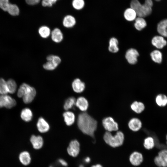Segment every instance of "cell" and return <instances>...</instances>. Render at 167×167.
I'll return each mask as SVG.
<instances>
[{"label": "cell", "instance_id": "6da1fadb", "mask_svg": "<svg viewBox=\"0 0 167 167\" xmlns=\"http://www.w3.org/2000/svg\"><path fill=\"white\" fill-rule=\"evenodd\" d=\"M77 124L79 128L83 133L95 140L94 133L97 126V122L96 119L84 112L79 115Z\"/></svg>", "mask_w": 167, "mask_h": 167}, {"label": "cell", "instance_id": "7a4b0ae2", "mask_svg": "<svg viewBox=\"0 0 167 167\" xmlns=\"http://www.w3.org/2000/svg\"><path fill=\"white\" fill-rule=\"evenodd\" d=\"M153 5L152 0H145L143 4L138 0H131L130 3V7L135 11L137 16L143 18L151 14Z\"/></svg>", "mask_w": 167, "mask_h": 167}, {"label": "cell", "instance_id": "3957f363", "mask_svg": "<svg viewBox=\"0 0 167 167\" xmlns=\"http://www.w3.org/2000/svg\"><path fill=\"white\" fill-rule=\"evenodd\" d=\"M36 94L35 89L25 83L22 84L20 85L17 92L18 97H22L24 102L27 104L32 101Z\"/></svg>", "mask_w": 167, "mask_h": 167}, {"label": "cell", "instance_id": "277c9868", "mask_svg": "<svg viewBox=\"0 0 167 167\" xmlns=\"http://www.w3.org/2000/svg\"><path fill=\"white\" fill-rule=\"evenodd\" d=\"M103 139L105 143L113 148L119 147L122 145L124 139V135L121 131H117L114 135L110 132L106 131L104 134Z\"/></svg>", "mask_w": 167, "mask_h": 167}, {"label": "cell", "instance_id": "5b68a950", "mask_svg": "<svg viewBox=\"0 0 167 167\" xmlns=\"http://www.w3.org/2000/svg\"><path fill=\"white\" fill-rule=\"evenodd\" d=\"M46 59L47 61L43 65V67L48 71L55 70L61 62V59L59 56L53 54L48 55Z\"/></svg>", "mask_w": 167, "mask_h": 167}, {"label": "cell", "instance_id": "8992f818", "mask_svg": "<svg viewBox=\"0 0 167 167\" xmlns=\"http://www.w3.org/2000/svg\"><path fill=\"white\" fill-rule=\"evenodd\" d=\"M102 124L104 129L107 131H117L119 129L118 123L111 117L104 118L102 120Z\"/></svg>", "mask_w": 167, "mask_h": 167}, {"label": "cell", "instance_id": "52a82bcc", "mask_svg": "<svg viewBox=\"0 0 167 167\" xmlns=\"http://www.w3.org/2000/svg\"><path fill=\"white\" fill-rule=\"evenodd\" d=\"M154 162L158 167H167V149L159 151L154 159Z\"/></svg>", "mask_w": 167, "mask_h": 167}, {"label": "cell", "instance_id": "ba28073f", "mask_svg": "<svg viewBox=\"0 0 167 167\" xmlns=\"http://www.w3.org/2000/svg\"><path fill=\"white\" fill-rule=\"evenodd\" d=\"M15 100L7 94L0 95V108L5 107L11 109L16 105Z\"/></svg>", "mask_w": 167, "mask_h": 167}, {"label": "cell", "instance_id": "9c48e42d", "mask_svg": "<svg viewBox=\"0 0 167 167\" xmlns=\"http://www.w3.org/2000/svg\"><path fill=\"white\" fill-rule=\"evenodd\" d=\"M80 150L79 143L76 139L72 140L70 142L67 149L68 154L73 157H76L79 155Z\"/></svg>", "mask_w": 167, "mask_h": 167}, {"label": "cell", "instance_id": "30bf717a", "mask_svg": "<svg viewBox=\"0 0 167 167\" xmlns=\"http://www.w3.org/2000/svg\"><path fill=\"white\" fill-rule=\"evenodd\" d=\"M139 56V53L136 49L131 48L126 52L125 57L129 63L134 64L137 62V57Z\"/></svg>", "mask_w": 167, "mask_h": 167}, {"label": "cell", "instance_id": "8fae6325", "mask_svg": "<svg viewBox=\"0 0 167 167\" xmlns=\"http://www.w3.org/2000/svg\"><path fill=\"white\" fill-rule=\"evenodd\" d=\"M151 42L152 45L158 49L163 48L167 44L165 37L160 35L154 36Z\"/></svg>", "mask_w": 167, "mask_h": 167}, {"label": "cell", "instance_id": "7c38bea8", "mask_svg": "<svg viewBox=\"0 0 167 167\" xmlns=\"http://www.w3.org/2000/svg\"><path fill=\"white\" fill-rule=\"evenodd\" d=\"M129 161L133 165L135 166H138L143 161V157L141 153L135 152L130 155Z\"/></svg>", "mask_w": 167, "mask_h": 167}, {"label": "cell", "instance_id": "4fadbf2b", "mask_svg": "<svg viewBox=\"0 0 167 167\" xmlns=\"http://www.w3.org/2000/svg\"><path fill=\"white\" fill-rule=\"evenodd\" d=\"M129 129L133 131L136 132L141 129L142 126V123L141 120L136 118H131L128 123Z\"/></svg>", "mask_w": 167, "mask_h": 167}, {"label": "cell", "instance_id": "5bb4252c", "mask_svg": "<svg viewBox=\"0 0 167 167\" xmlns=\"http://www.w3.org/2000/svg\"><path fill=\"white\" fill-rule=\"evenodd\" d=\"M51 38L52 41L56 43H59L63 39V34L58 28H54L51 32Z\"/></svg>", "mask_w": 167, "mask_h": 167}, {"label": "cell", "instance_id": "9a60e30c", "mask_svg": "<svg viewBox=\"0 0 167 167\" xmlns=\"http://www.w3.org/2000/svg\"><path fill=\"white\" fill-rule=\"evenodd\" d=\"M30 141L33 147L36 149H40L42 147L43 145V139L40 135H32L30 139Z\"/></svg>", "mask_w": 167, "mask_h": 167}, {"label": "cell", "instance_id": "2e32d148", "mask_svg": "<svg viewBox=\"0 0 167 167\" xmlns=\"http://www.w3.org/2000/svg\"><path fill=\"white\" fill-rule=\"evenodd\" d=\"M72 87L73 91L78 93H81L84 90L85 83L79 78L75 79L72 83Z\"/></svg>", "mask_w": 167, "mask_h": 167}, {"label": "cell", "instance_id": "e0dca14e", "mask_svg": "<svg viewBox=\"0 0 167 167\" xmlns=\"http://www.w3.org/2000/svg\"><path fill=\"white\" fill-rule=\"evenodd\" d=\"M157 30L160 35L164 37H167V19L159 22L157 25Z\"/></svg>", "mask_w": 167, "mask_h": 167}, {"label": "cell", "instance_id": "ac0fdd59", "mask_svg": "<svg viewBox=\"0 0 167 167\" xmlns=\"http://www.w3.org/2000/svg\"><path fill=\"white\" fill-rule=\"evenodd\" d=\"M36 125L38 130L41 133L47 132L49 129V124L42 117L39 118Z\"/></svg>", "mask_w": 167, "mask_h": 167}, {"label": "cell", "instance_id": "d6986e66", "mask_svg": "<svg viewBox=\"0 0 167 167\" xmlns=\"http://www.w3.org/2000/svg\"><path fill=\"white\" fill-rule=\"evenodd\" d=\"M76 24V20L73 16L67 15L63 19L62 24L64 27L66 28H71L74 27Z\"/></svg>", "mask_w": 167, "mask_h": 167}, {"label": "cell", "instance_id": "ffe728a7", "mask_svg": "<svg viewBox=\"0 0 167 167\" xmlns=\"http://www.w3.org/2000/svg\"><path fill=\"white\" fill-rule=\"evenodd\" d=\"M76 105L81 111L85 112L88 108L89 104L88 100L86 98L81 96L76 100Z\"/></svg>", "mask_w": 167, "mask_h": 167}, {"label": "cell", "instance_id": "44dd1931", "mask_svg": "<svg viewBox=\"0 0 167 167\" xmlns=\"http://www.w3.org/2000/svg\"><path fill=\"white\" fill-rule=\"evenodd\" d=\"M63 116L64 121L67 125L71 126L74 122L75 117L74 114L73 112L66 111L63 113Z\"/></svg>", "mask_w": 167, "mask_h": 167}, {"label": "cell", "instance_id": "7402d4cb", "mask_svg": "<svg viewBox=\"0 0 167 167\" xmlns=\"http://www.w3.org/2000/svg\"><path fill=\"white\" fill-rule=\"evenodd\" d=\"M131 109L137 113H140L145 109V107L143 103L141 102L135 101L131 105Z\"/></svg>", "mask_w": 167, "mask_h": 167}, {"label": "cell", "instance_id": "603a6c76", "mask_svg": "<svg viewBox=\"0 0 167 167\" xmlns=\"http://www.w3.org/2000/svg\"><path fill=\"white\" fill-rule=\"evenodd\" d=\"M124 16L126 20L130 21L135 20L137 16L135 11L131 7L128 8L125 10Z\"/></svg>", "mask_w": 167, "mask_h": 167}, {"label": "cell", "instance_id": "cb8c5ba5", "mask_svg": "<svg viewBox=\"0 0 167 167\" xmlns=\"http://www.w3.org/2000/svg\"><path fill=\"white\" fill-rule=\"evenodd\" d=\"M51 31L49 28L45 25L41 26L38 30L40 36L42 38H47L50 36Z\"/></svg>", "mask_w": 167, "mask_h": 167}, {"label": "cell", "instance_id": "d4e9b609", "mask_svg": "<svg viewBox=\"0 0 167 167\" xmlns=\"http://www.w3.org/2000/svg\"><path fill=\"white\" fill-rule=\"evenodd\" d=\"M151 58L153 61L155 63L160 64L162 61V53L159 50H153L150 54Z\"/></svg>", "mask_w": 167, "mask_h": 167}, {"label": "cell", "instance_id": "484cf974", "mask_svg": "<svg viewBox=\"0 0 167 167\" xmlns=\"http://www.w3.org/2000/svg\"><path fill=\"white\" fill-rule=\"evenodd\" d=\"M19 158L20 162L24 165H28L31 162L30 155L29 153L27 151L21 152L19 155Z\"/></svg>", "mask_w": 167, "mask_h": 167}, {"label": "cell", "instance_id": "4316f807", "mask_svg": "<svg viewBox=\"0 0 167 167\" xmlns=\"http://www.w3.org/2000/svg\"><path fill=\"white\" fill-rule=\"evenodd\" d=\"M21 117L24 121L28 122L30 121L32 117V113L30 109L25 108L23 109L21 113Z\"/></svg>", "mask_w": 167, "mask_h": 167}, {"label": "cell", "instance_id": "83f0119b", "mask_svg": "<svg viewBox=\"0 0 167 167\" xmlns=\"http://www.w3.org/2000/svg\"><path fill=\"white\" fill-rule=\"evenodd\" d=\"M146 26L147 23L144 18L138 17L135 19L134 26L137 30H141L144 28Z\"/></svg>", "mask_w": 167, "mask_h": 167}, {"label": "cell", "instance_id": "f1b7e54d", "mask_svg": "<svg viewBox=\"0 0 167 167\" xmlns=\"http://www.w3.org/2000/svg\"><path fill=\"white\" fill-rule=\"evenodd\" d=\"M155 101L158 106L164 107L167 105V96L164 94H159L156 96Z\"/></svg>", "mask_w": 167, "mask_h": 167}, {"label": "cell", "instance_id": "f546056e", "mask_svg": "<svg viewBox=\"0 0 167 167\" xmlns=\"http://www.w3.org/2000/svg\"><path fill=\"white\" fill-rule=\"evenodd\" d=\"M118 45V41L116 38L114 37L111 38L109 41V51L113 53L118 52L119 50Z\"/></svg>", "mask_w": 167, "mask_h": 167}, {"label": "cell", "instance_id": "4dcf8cb0", "mask_svg": "<svg viewBox=\"0 0 167 167\" xmlns=\"http://www.w3.org/2000/svg\"><path fill=\"white\" fill-rule=\"evenodd\" d=\"M76 100L75 97L71 96L68 98L65 101L64 105V109L68 110L73 108L76 105Z\"/></svg>", "mask_w": 167, "mask_h": 167}, {"label": "cell", "instance_id": "1f68e13d", "mask_svg": "<svg viewBox=\"0 0 167 167\" xmlns=\"http://www.w3.org/2000/svg\"><path fill=\"white\" fill-rule=\"evenodd\" d=\"M6 11L11 15L16 16L19 14V10L17 5L10 3Z\"/></svg>", "mask_w": 167, "mask_h": 167}, {"label": "cell", "instance_id": "d6a6232c", "mask_svg": "<svg viewBox=\"0 0 167 167\" xmlns=\"http://www.w3.org/2000/svg\"><path fill=\"white\" fill-rule=\"evenodd\" d=\"M143 146L147 149H152L155 146L154 140L153 137L149 136L146 138L144 141Z\"/></svg>", "mask_w": 167, "mask_h": 167}, {"label": "cell", "instance_id": "836d02e7", "mask_svg": "<svg viewBox=\"0 0 167 167\" xmlns=\"http://www.w3.org/2000/svg\"><path fill=\"white\" fill-rule=\"evenodd\" d=\"M8 93L11 94L14 93L16 91L17 85L15 81L10 79L6 81Z\"/></svg>", "mask_w": 167, "mask_h": 167}, {"label": "cell", "instance_id": "e575fe53", "mask_svg": "<svg viewBox=\"0 0 167 167\" xmlns=\"http://www.w3.org/2000/svg\"><path fill=\"white\" fill-rule=\"evenodd\" d=\"M8 93L6 81L3 78H0V94H7Z\"/></svg>", "mask_w": 167, "mask_h": 167}, {"label": "cell", "instance_id": "d590c367", "mask_svg": "<svg viewBox=\"0 0 167 167\" xmlns=\"http://www.w3.org/2000/svg\"><path fill=\"white\" fill-rule=\"evenodd\" d=\"M72 4L75 9L79 10L84 7L85 2L84 0H73Z\"/></svg>", "mask_w": 167, "mask_h": 167}, {"label": "cell", "instance_id": "8d00e7d4", "mask_svg": "<svg viewBox=\"0 0 167 167\" xmlns=\"http://www.w3.org/2000/svg\"><path fill=\"white\" fill-rule=\"evenodd\" d=\"M59 0H42L41 5L44 7H51Z\"/></svg>", "mask_w": 167, "mask_h": 167}, {"label": "cell", "instance_id": "74e56055", "mask_svg": "<svg viewBox=\"0 0 167 167\" xmlns=\"http://www.w3.org/2000/svg\"><path fill=\"white\" fill-rule=\"evenodd\" d=\"M10 4L9 0H0V8L6 11Z\"/></svg>", "mask_w": 167, "mask_h": 167}, {"label": "cell", "instance_id": "f35d334b", "mask_svg": "<svg viewBox=\"0 0 167 167\" xmlns=\"http://www.w3.org/2000/svg\"><path fill=\"white\" fill-rule=\"evenodd\" d=\"M26 3L29 5H34L39 3L41 0H25Z\"/></svg>", "mask_w": 167, "mask_h": 167}, {"label": "cell", "instance_id": "ab89813d", "mask_svg": "<svg viewBox=\"0 0 167 167\" xmlns=\"http://www.w3.org/2000/svg\"><path fill=\"white\" fill-rule=\"evenodd\" d=\"M58 162L63 166L66 167L68 165L67 162L65 160L62 159H59L58 160Z\"/></svg>", "mask_w": 167, "mask_h": 167}, {"label": "cell", "instance_id": "60d3db41", "mask_svg": "<svg viewBox=\"0 0 167 167\" xmlns=\"http://www.w3.org/2000/svg\"><path fill=\"white\" fill-rule=\"evenodd\" d=\"M86 163H89L90 162V159L89 157H87L84 159Z\"/></svg>", "mask_w": 167, "mask_h": 167}, {"label": "cell", "instance_id": "b9f144b4", "mask_svg": "<svg viewBox=\"0 0 167 167\" xmlns=\"http://www.w3.org/2000/svg\"><path fill=\"white\" fill-rule=\"evenodd\" d=\"M91 167H103L100 164H98L96 165H93Z\"/></svg>", "mask_w": 167, "mask_h": 167}, {"label": "cell", "instance_id": "7bdbcfd3", "mask_svg": "<svg viewBox=\"0 0 167 167\" xmlns=\"http://www.w3.org/2000/svg\"><path fill=\"white\" fill-rule=\"evenodd\" d=\"M79 167H84V166L82 165H80L79 166Z\"/></svg>", "mask_w": 167, "mask_h": 167}, {"label": "cell", "instance_id": "ee69618b", "mask_svg": "<svg viewBox=\"0 0 167 167\" xmlns=\"http://www.w3.org/2000/svg\"><path fill=\"white\" fill-rule=\"evenodd\" d=\"M166 144H167V134L166 135Z\"/></svg>", "mask_w": 167, "mask_h": 167}, {"label": "cell", "instance_id": "f6af8a7d", "mask_svg": "<svg viewBox=\"0 0 167 167\" xmlns=\"http://www.w3.org/2000/svg\"><path fill=\"white\" fill-rule=\"evenodd\" d=\"M155 0V1H160L161 0Z\"/></svg>", "mask_w": 167, "mask_h": 167}, {"label": "cell", "instance_id": "bcb514c9", "mask_svg": "<svg viewBox=\"0 0 167 167\" xmlns=\"http://www.w3.org/2000/svg\"><path fill=\"white\" fill-rule=\"evenodd\" d=\"M49 167H53V166H52V165H50V166H49Z\"/></svg>", "mask_w": 167, "mask_h": 167}]
</instances>
